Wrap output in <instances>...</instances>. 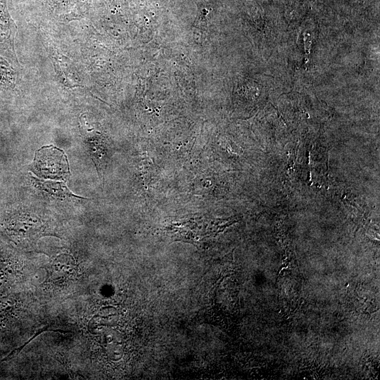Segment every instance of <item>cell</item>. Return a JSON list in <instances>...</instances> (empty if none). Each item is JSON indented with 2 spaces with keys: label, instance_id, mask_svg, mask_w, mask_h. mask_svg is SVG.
I'll list each match as a JSON object with an SVG mask.
<instances>
[{
  "label": "cell",
  "instance_id": "6da1fadb",
  "mask_svg": "<svg viewBox=\"0 0 380 380\" xmlns=\"http://www.w3.org/2000/svg\"><path fill=\"white\" fill-rule=\"evenodd\" d=\"M34 165L38 174L44 177L65 179L70 174L65 153L53 146H44L38 150Z\"/></svg>",
  "mask_w": 380,
  "mask_h": 380
},
{
  "label": "cell",
  "instance_id": "7a4b0ae2",
  "mask_svg": "<svg viewBox=\"0 0 380 380\" xmlns=\"http://www.w3.org/2000/svg\"><path fill=\"white\" fill-rule=\"evenodd\" d=\"M117 318L116 309L112 307L103 308L89 320L88 330L94 335L101 334L115 324Z\"/></svg>",
  "mask_w": 380,
  "mask_h": 380
},
{
  "label": "cell",
  "instance_id": "3957f363",
  "mask_svg": "<svg viewBox=\"0 0 380 380\" xmlns=\"http://www.w3.org/2000/svg\"><path fill=\"white\" fill-rule=\"evenodd\" d=\"M32 179L36 187L42 189L43 191L55 197H77L81 198V197L76 196L75 195L72 194L71 191L68 189L66 185L63 182L39 180L34 177H32Z\"/></svg>",
  "mask_w": 380,
  "mask_h": 380
},
{
  "label": "cell",
  "instance_id": "277c9868",
  "mask_svg": "<svg viewBox=\"0 0 380 380\" xmlns=\"http://www.w3.org/2000/svg\"><path fill=\"white\" fill-rule=\"evenodd\" d=\"M12 20L8 14L6 0H0V41L9 38Z\"/></svg>",
  "mask_w": 380,
  "mask_h": 380
}]
</instances>
